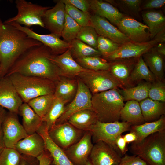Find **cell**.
<instances>
[{
    "label": "cell",
    "instance_id": "e0dca14e",
    "mask_svg": "<svg viewBox=\"0 0 165 165\" xmlns=\"http://www.w3.org/2000/svg\"><path fill=\"white\" fill-rule=\"evenodd\" d=\"M23 103L9 77L0 78V106L17 114Z\"/></svg>",
    "mask_w": 165,
    "mask_h": 165
},
{
    "label": "cell",
    "instance_id": "91938a15",
    "mask_svg": "<svg viewBox=\"0 0 165 165\" xmlns=\"http://www.w3.org/2000/svg\"><path fill=\"white\" fill-rule=\"evenodd\" d=\"M116 165H120L119 164Z\"/></svg>",
    "mask_w": 165,
    "mask_h": 165
},
{
    "label": "cell",
    "instance_id": "9a60e30c",
    "mask_svg": "<svg viewBox=\"0 0 165 165\" xmlns=\"http://www.w3.org/2000/svg\"><path fill=\"white\" fill-rule=\"evenodd\" d=\"M92 134L86 131L76 143L64 150L66 156L74 165H86L89 160L93 145Z\"/></svg>",
    "mask_w": 165,
    "mask_h": 165
},
{
    "label": "cell",
    "instance_id": "680465c9",
    "mask_svg": "<svg viewBox=\"0 0 165 165\" xmlns=\"http://www.w3.org/2000/svg\"><path fill=\"white\" fill-rule=\"evenodd\" d=\"M86 165H92V164L89 160Z\"/></svg>",
    "mask_w": 165,
    "mask_h": 165
},
{
    "label": "cell",
    "instance_id": "816d5d0a",
    "mask_svg": "<svg viewBox=\"0 0 165 165\" xmlns=\"http://www.w3.org/2000/svg\"><path fill=\"white\" fill-rule=\"evenodd\" d=\"M46 150L44 151L37 158L39 161V165H50L53 161V159L50 153H48Z\"/></svg>",
    "mask_w": 165,
    "mask_h": 165
},
{
    "label": "cell",
    "instance_id": "2e32d148",
    "mask_svg": "<svg viewBox=\"0 0 165 165\" xmlns=\"http://www.w3.org/2000/svg\"><path fill=\"white\" fill-rule=\"evenodd\" d=\"M121 154L102 141L93 145L89 160L92 165H116L120 162Z\"/></svg>",
    "mask_w": 165,
    "mask_h": 165
},
{
    "label": "cell",
    "instance_id": "f907efd6",
    "mask_svg": "<svg viewBox=\"0 0 165 165\" xmlns=\"http://www.w3.org/2000/svg\"><path fill=\"white\" fill-rule=\"evenodd\" d=\"M127 144L122 134L119 135L116 139V145L122 155H125L127 150Z\"/></svg>",
    "mask_w": 165,
    "mask_h": 165
},
{
    "label": "cell",
    "instance_id": "7a4b0ae2",
    "mask_svg": "<svg viewBox=\"0 0 165 165\" xmlns=\"http://www.w3.org/2000/svg\"><path fill=\"white\" fill-rule=\"evenodd\" d=\"M42 44L14 26L4 24L0 19V78L6 75L15 62L26 51Z\"/></svg>",
    "mask_w": 165,
    "mask_h": 165
},
{
    "label": "cell",
    "instance_id": "6f0895ef",
    "mask_svg": "<svg viewBox=\"0 0 165 165\" xmlns=\"http://www.w3.org/2000/svg\"><path fill=\"white\" fill-rule=\"evenodd\" d=\"M6 148L3 138V134L2 127H0V155Z\"/></svg>",
    "mask_w": 165,
    "mask_h": 165
},
{
    "label": "cell",
    "instance_id": "cb8c5ba5",
    "mask_svg": "<svg viewBox=\"0 0 165 165\" xmlns=\"http://www.w3.org/2000/svg\"><path fill=\"white\" fill-rule=\"evenodd\" d=\"M90 9L95 14L108 20L116 26L124 14L110 3L100 0H89Z\"/></svg>",
    "mask_w": 165,
    "mask_h": 165
},
{
    "label": "cell",
    "instance_id": "f5cc1de1",
    "mask_svg": "<svg viewBox=\"0 0 165 165\" xmlns=\"http://www.w3.org/2000/svg\"><path fill=\"white\" fill-rule=\"evenodd\" d=\"M123 137L127 143H132L137 141V137L134 132L131 131L125 135Z\"/></svg>",
    "mask_w": 165,
    "mask_h": 165
},
{
    "label": "cell",
    "instance_id": "7dc6e473",
    "mask_svg": "<svg viewBox=\"0 0 165 165\" xmlns=\"http://www.w3.org/2000/svg\"><path fill=\"white\" fill-rule=\"evenodd\" d=\"M119 164L120 165H147V163L139 157L133 155L126 154L121 158Z\"/></svg>",
    "mask_w": 165,
    "mask_h": 165
},
{
    "label": "cell",
    "instance_id": "6da1fadb",
    "mask_svg": "<svg viewBox=\"0 0 165 165\" xmlns=\"http://www.w3.org/2000/svg\"><path fill=\"white\" fill-rule=\"evenodd\" d=\"M53 55L50 49L42 44L32 47L19 57L5 76L17 73L55 82L62 76L60 69L51 59Z\"/></svg>",
    "mask_w": 165,
    "mask_h": 165
},
{
    "label": "cell",
    "instance_id": "30bf717a",
    "mask_svg": "<svg viewBox=\"0 0 165 165\" xmlns=\"http://www.w3.org/2000/svg\"><path fill=\"white\" fill-rule=\"evenodd\" d=\"M83 131L66 121L55 125L48 132L52 140L64 150L77 142L83 136Z\"/></svg>",
    "mask_w": 165,
    "mask_h": 165
},
{
    "label": "cell",
    "instance_id": "94428289",
    "mask_svg": "<svg viewBox=\"0 0 165 165\" xmlns=\"http://www.w3.org/2000/svg\"></svg>",
    "mask_w": 165,
    "mask_h": 165
},
{
    "label": "cell",
    "instance_id": "5b68a950",
    "mask_svg": "<svg viewBox=\"0 0 165 165\" xmlns=\"http://www.w3.org/2000/svg\"><path fill=\"white\" fill-rule=\"evenodd\" d=\"M8 76L23 102L27 103L38 97L54 93L55 82L50 80L17 73Z\"/></svg>",
    "mask_w": 165,
    "mask_h": 165
},
{
    "label": "cell",
    "instance_id": "83f0119b",
    "mask_svg": "<svg viewBox=\"0 0 165 165\" xmlns=\"http://www.w3.org/2000/svg\"><path fill=\"white\" fill-rule=\"evenodd\" d=\"M120 119L131 125H138L145 123L139 102L135 100L127 101L120 111Z\"/></svg>",
    "mask_w": 165,
    "mask_h": 165
},
{
    "label": "cell",
    "instance_id": "7c38bea8",
    "mask_svg": "<svg viewBox=\"0 0 165 165\" xmlns=\"http://www.w3.org/2000/svg\"><path fill=\"white\" fill-rule=\"evenodd\" d=\"M116 26L130 41L144 42L152 40L148 27L129 16L124 14Z\"/></svg>",
    "mask_w": 165,
    "mask_h": 165
},
{
    "label": "cell",
    "instance_id": "f6af8a7d",
    "mask_svg": "<svg viewBox=\"0 0 165 165\" xmlns=\"http://www.w3.org/2000/svg\"><path fill=\"white\" fill-rule=\"evenodd\" d=\"M148 98L153 100L165 102V85L164 82L156 80L151 83Z\"/></svg>",
    "mask_w": 165,
    "mask_h": 165
},
{
    "label": "cell",
    "instance_id": "ffe728a7",
    "mask_svg": "<svg viewBox=\"0 0 165 165\" xmlns=\"http://www.w3.org/2000/svg\"><path fill=\"white\" fill-rule=\"evenodd\" d=\"M139 57L119 59L109 62L108 70L124 88L132 87L130 77Z\"/></svg>",
    "mask_w": 165,
    "mask_h": 165
},
{
    "label": "cell",
    "instance_id": "6125c7cd",
    "mask_svg": "<svg viewBox=\"0 0 165 165\" xmlns=\"http://www.w3.org/2000/svg\"></svg>",
    "mask_w": 165,
    "mask_h": 165
},
{
    "label": "cell",
    "instance_id": "8fae6325",
    "mask_svg": "<svg viewBox=\"0 0 165 165\" xmlns=\"http://www.w3.org/2000/svg\"><path fill=\"white\" fill-rule=\"evenodd\" d=\"M158 43L153 39L144 42L130 41L120 45L117 50L102 57L108 62L119 59L139 57Z\"/></svg>",
    "mask_w": 165,
    "mask_h": 165
},
{
    "label": "cell",
    "instance_id": "4316f807",
    "mask_svg": "<svg viewBox=\"0 0 165 165\" xmlns=\"http://www.w3.org/2000/svg\"><path fill=\"white\" fill-rule=\"evenodd\" d=\"M139 103L145 122L156 121L165 115L164 102L153 100L148 97Z\"/></svg>",
    "mask_w": 165,
    "mask_h": 165
},
{
    "label": "cell",
    "instance_id": "ba28073f",
    "mask_svg": "<svg viewBox=\"0 0 165 165\" xmlns=\"http://www.w3.org/2000/svg\"><path fill=\"white\" fill-rule=\"evenodd\" d=\"M131 126L130 123L119 121L104 123L97 120L89 131L91 132L95 143L103 141L121 154L116 144V139L122 133L130 131Z\"/></svg>",
    "mask_w": 165,
    "mask_h": 165
},
{
    "label": "cell",
    "instance_id": "f35d334b",
    "mask_svg": "<svg viewBox=\"0 0 165 165\" xmlns=\"http://www.w3.org/2000/svg\"><path fill=\"white\" fill-rule=\"evenodd\" d=\"M83 68L90 70H108L109 63L101 57H91L75 60Z\"/></svg>",
    "mask_w": 165,
    "mask_h": 165
},
{
    "label": "cell",
    "instance_id": "277c9868",
    "mask_svg": "<svg viewBox=\"0 0 165 165\" xmlns=\"http://www.w3.org/2000/svg\"><path fill=\"white\" fill-rule=\"evenodd\" d=\"M130 152L147 165H165V130L152 134L140 142H134Z\"/></svg>",
    "mask_w": 165,
    "mask_h": 165
},
{
    "label": "cell",
    "instance_id": "ac0fdd59",
    "mask_svg": "<svg viewBox=\"0 0 165 165\" xmlns=\"http://www.w3.org/2000/svg\"><path fill=\"white\" fill-rule=\"evenodd\" d=\"M56 2L57 3L54 7L45 11L42 20L45 28L51 33L60 38L65 20V4L61 0Z\"/></svg>",
    "mask_w": 165,
    "mask_h": 165
},
{
    "label": "cell",
    "instance_id": "836d02e7",
    "mask_svg": "<svg viewBox=\"0 0 165 165\" xmlns=\"http://www.w3.org/2000/svg\"><path fill=\"white\" fill-rule=\"evenodd\" d=\"M144 80L152 83L156 79L144 61L142 56L139 57L130 74V83L132 87L134 86L135 83Z\"/></svg>",
    "mask_w": 165,
    "mask_h": 165
},
{
    "label": "cell",
    "instance_id": "4fadbf2b",
    "mask_svg": "<svg viewBox=\"0 0 165 165\" xmlns=\"http://www.w3.org/2000/svg\"><path fill=\"white\" fill-rule=\"evenodd\" d=\"M7 24L14 26L25 33L29 37L38 41L48 47L54 55L61 54L70 47L69 43L61 39L60 37L55 34L52 33L40 34L35 32L29 28L23 26L14 22Z\"/></svg>",
    "mask_w": 165,
    "mask_h": 165
},
{
    "label": "cell",
    "instance_id": "681fc988",
    "mask_svg": "<svg viewBox=\"0 0 165 165\" xmlns=\"http://www.w3.org/2000/svg\"><path fill=\"white\" fill-rule=\"evenodd\" d=\"M38 159L30 156L21 154L20 165H39Z\"/></svg>",
    "mask_w": 165,
    "mask_h": 165
},
{
    "label": "cell",
    "instance_id": "60d3db41",
    "mask_svg": "<svg viewBox=\"0 0 165 165\" xmlns=\"http://www.w3.org/2000/svg\"><path fill=\"white\" fill-rule=\"evenodd\" d=\"M64 4L66 13L81 27L90 25L91 15L89 12H84L68 4Z\"/></svg>",
    "mask_w": 165,
    "mask_h": 165
},
{
    "label": "cell",
    "instance_id": "d6986e66",
    "mask_svg": "<svg viewBox=\"0 0 165 165\" xmlns=\"http://www.w3.org/2000/svg\"><path fill=\"white\" fill-rule=\"evenodd\" d=\"M90 25L94 28L98 35L109 38L118 44L121 45L130 41L118 28L103 17L95 14L91 15Z\"/></svg>",
    "mask_w": 165,
    "mask_h": 165
},
{
    "label": "cell",
    "instance_id": "f1b7e54d",
    "mask_svg": "<svg viewBox=\"0 0 165 165\" xmlns=\"http://www.w3.org/2000/svg\"><path fill=\"white\" fill-rule=\"evenodd\" d=\"M145 24L149 28L151 39L160 31L165 28V16L161 10H149L141 12Z\"/></svg>",
    "mask_w": 165,
    "mask_h": 165
},
{
    "label": "cell",
    "instance_id": "9c48e42d",
    "mask_svg": "<svg viewBox=\"0 0 165 165\" xmlns=\"http://www.w3.org/2000/svg\"><path fill=\"white\" fill-rule=\"evenodd\" d=\"M77 80L78 88L76 94L72 101L65 106L64 112L56 121L55 125L67 121L72 115L79 111L85 109H93L91 93L80 80L79 78Z\"/></svg>",
    "mask_w": 165,
    "mask_h": 165
},
{
    "label": "cell",
    "instance_id": "d590c367",
    "mask_svg": "<svg viewBox=\"0 0 165 165\" xmlns=\"http://www.w3.org/2000/svg\"><path fill=\"white\" fill-rule=\"evenodd\" d=\"M66 104L63 100L54 97L48 111L42 118L48 131L55 125L56 121L63 114Z\"/></svg>",
    "mask_w": 165,
    "mask_h": 165
},
{
    "label": "cell",
    "instance_id": "ee69618b",
    "mask_svg": "<svg viewBox=\"0 0 165 165\" xmlns=\"http://www.w3.org/2000/svg\"><path fill=\"white\" fill-rule=\"evenodd\" d=\"M120 45L107 38L99 35L98 37L97 50L101 53L102 57L117 50Z\"/></svg>",
    "mask_w": 165,
    "mask_h": 165
},
{
    "label": "cell",
    "instance_id": "11a10c76",
    "mask_svg": "<svg viewBox=\"0 0 165 165\" xmlns=\"http://www.w3.org/2000/svg\"><path fill=\"white\" fill-rule=\"evenodd\" d=\"M154 48L159 53L165 56V45L164 42L159 43L155 46Z\"/></svg>",
    "mask_w": 165,
    "mask_h": 165
},
{
    "label": "cell",
    "instance_id": "c3c4849f",
    "mask_svg": "<svg viewBox=\"0 0 165 165\" xmlns=\"http://www.w3.org/2000/svg\"><path fill=\"white\" fill-rule=\"evenodd\" d=\"M64 4L67 3L85 12H89L90 6L89 0H61Z\"/></svg>",
    "mask_w": 165,
    "mask_h": 165
},
{
    "label": "cell",
    "instance_id": "8d00e7d4",
    "mask_svg": "<svg viewBox=\"0 0 165 165\" xmlns=\"http://www.w3.org/2000/svg\"><path fill=\"white\" fill-rule=\"evenodd\" d=\"M72 56L75 60L79 58L91 57H101V53L96 49L75 39L69 43Z\"/></svg>",
    "mask_w": 165,
    "mask_h": 165
},
{
    "label": "cell",
    "instance_id": "44dd1931",
    "mask_svg": "<svg viewBox=\"0 0 165 165\" xmlns=\"http://www.w3.org/2000/svg\"><path fill=\"white\" fill-rule=\"evenodd\" d=\"M14 148L20 154L36 158L46 150L42 137L36 132L28 135L19 141L15 145Z\"/></svg>",
    "mask_w": 165,
    "mask_h": 165
},
{
    "label": "cell",
    "instance_id": "bcb514c9",
    "mask_svg": "<svg viewBox=\"0 0 165 165\" xmlns=\"http://www.w3.org/2000/svg\"><path fill=\"white\" fill-rule=\"evenodd\" d=\"M165 4V0H144L141 6V11L160 8Z\"/></svg>",
    "mask_w": 165,
    "mask_h": 165
},
{
    "label": "cell",
    "instance_id": "52a82bcc",
    "mask_svg": "<svg viewBox=\"0 0 165 165\" xmlns=\"http://www.w3.org/2000/svg\"><path fill=\"white\" fill-rule=\"evenodd\" d=\"M77 76L93 94L114 89L124 88L108 70L83 72Z\"/></svg>",
    "mask_w": 165,
    "mask_h": 165
},
{
    "label": "cell",
    "instance_id": "e575fe53",
    "mask_svg": "<svg viewBox=\"0 0 165 165\" xmlns=\"http://www.w3.org/2000/svg\"><path fill=\"white\" fill-rule=\"evenodd\" d=\"M143 0H108L105 1L119 9L124 14L134 18H140L141 6Z\"/></svg>",
    "mask_w": 165,
    "mask_h": 165
},
{
    "label": "cell",
    "instance_id": "8992f818",
    "mask_svg": "<svg viewBox=\"0 0 165 165\" xmlns=\"http://www.w3.org/2000/svg\"><path fill=\"white\" fill-rule=\"evenodd\" d=\"M15 2L18 11L17 15L6 20L4 23L14 22L28 28L36 25L45 28L42 16L45 11L51 7L36 5L24 0H16Z\"/></svg>",
    "mask_w": 165,
    "mask_h": 165
},
{
    "label": "cell",
    "instance_id": "d4e9b609",
    "mask_svg": "<svg viewBox=\"0 0 165 165\" xmlns=\"http://www.w3.org/2000/svg\"><path fill=\"white\" fill-rule=\"evenodd\" d=\"M154 47L142 56L156 80L164 82V56L159 53Z\"/></svg>",
    "mask_w": 165,
    "mask_h": 165
},
{
    "label": "cell",
    "instance_id": "7402d4cb",
    "mask_svg": "<svg viewBox=\"0 0 165 165\" xmlns=\"http://www.w3.org/2000/svg\"><path fill=\"white\" fill-rule=\"evenodd\" d=\"M51 59L60 69L62 77L77 76L81 72L90 71L83 68L76 61L72 56L70 48L60 55H53Z\"/></svg>",
    "mask_w": 165,
    "mask_h": 165
},
{
    "label": "cell",
    "instance_id": "5bb4252c",
    "mask_svg": "<svg viewBox=\"0 0 165 165\" xmlns=\"http://www.w3.org/2000/svg\"><path fill=\"white\" fill-rule=\"evenodd\" d=\"M17 114L8 112L1 126L6 148H14L16 144L28 135L17 118Z\"/></svg>",
    "mask_w": 165,
    "mask_h": 165
},
{
    "label": "cell",
    "instance_id": "f546056e",
    "mask_svg": "<svg viewBox=\"0 0 165 165\" xmlns=\"http://www.w3.org/2000/svg\"><path fill=\"white\" fill-rule=\"evenodd\" d=\"M97 120L96 114L93 109H85L73 114L67 121L76 128L86 131H89Z\"/></svg>",
    "mask_w": 165,
    "mask_h": 165
},
{
    "label": "cell",
    "instance_id": "74e56055",
    "mask_svg": "<svg viewBox=\"0 0 165 165\" xmlns=\"http://www.w3.org/2000/svg\"><path fill=\"white\" fill-rule=\"evenodd\" d=\"M54 97V94L42 95L31 99L27 103L42 118L48 111Z\"/></svg>",
    "mask_w": 165,
    "mask_h": 165
},
{
    "label": "cell",
    "instance_id": "d6a6232c",
    "mask_svg": "<svg viewBox=\"0 0 165 165\" xmlns=\"http://www.w3.org/2000/svg\"><path fill=\"white\" fill-rule=\"evenodd\" d=\"M151 83L147 82H139L137 86L128 88L117 89L124 101L135 100L140 102L148 98Z\"/></svg>",
    "mask_w": 165,
    "mask_h": 165
},
{
    "label": "cell",
    "instance_id": "3957f363",
    "mask_svg": "<svg viewBox=\"0 0 165 165\" xmlns=\"http://www.w3.org/2000/svg\"><path fill=\"white\" fill-rule=\"evenodd\" d=\"M124 102L123 97L116 89L93 94L91 99L92 108L97 120L104 123L119 121Z\"/></svg>",
    "mask_w": 165,
    "mask_h": 165
},
{
    "label": "cell",
    "instance_id": "603a6c76",
    "mask_svg": "<svg viewBox=\"0 0 165 165\" xmlns=\"http://www.w3.org/2000/svg\"><path fill=\"white\" fill-rule=\"evenodd\" d=\"M36 132L42 137L46 150L53 159V165H74L68 158L64 150L57 145L50 137L44 123H42Z\"/></svg>",
    "mask_w": 165,
    "mask_h": 165
},
{
    "label": "cell",
    "instance_id": "b9f144b4",
    "mask_svg": "<svg viewBox=\"0 0 165 165\" xmlns=\"http://www.w3.org/2000/svg\"><path fill=\"white\" fill-rule=\"evenodd\" d=\"M81 27L66 13L64 26L61 37L65 41L69 43L76 39Z\"/></svg>",
    "mask_w": 165,
    "mask_h": 165
},
{
    "label": "cell",
    "instance_id": "db71d44e",
    "mask_svg": "<svg viewBox=\"0 0 165 165\" xmlns=\"http://www.w3.org/2000/svg\"><path fill=\"white\" fill-rule=\"evenodd\" d=\"M153 39L158 43L164 42H165V28L158 32L155 36Z\"/></svg>",
    "mask_w": 165,
    "mask_h": 165
},
{
    "label": "cell",
    "instance_id": "ab89813d",
    "mask_svg": "<svg viewBox=\"0 0 165 165\" xmlns=\"http://www.w3.org/2000/svg\"><path fill=\"white\" fill-rule=\"evenodd\" d=\"M98 36L94 28L90 25L81 27L77 35L76 39L97 49Z\"/></svg>",
    "mask_w": 165,
    "mask_h": 165
},
{
    "label": "cell",
    "instance_id": "7bdbcfd3",
    "mask_svg": "<svg viewBox=\"0 0 165 165\" xmlns=\"http://www.w3.org/2000/svg\"><path fill=\"white\" fill-rule=\"evenodd\" d=\"M20 157L15 148L6 147L0 155V165H20Z\"/></svg>",
    "mask_w": 165,
    "mask_h": 165
},
{
    "label": "cell",
    "instance_id": "9f6ffc18",
    "mask_svg": "<svg viewBox=\"0 0 165 165\" xmlns=\"http://www.w3.org/2000/svg\"><path fill=\"white\" fill-rule=\"evenodd\" d=\"M7 113L5 108L0 106V127L2 126Z\"/></svg>",
    "mask_w": 165,
    "mask_h": 165
},
{
    "label": "cell",
    "instance_id": "1f68e13d",
    "mask_svg": "<svg viewBox=\"0 0 165 165\" xmlns=\"http://www.w3.org/2000/svg\"><path fill=\"white\" fill-rule=\"evenodd\" d=\"M165 130V117L163 115L154 121L145 122L138 125H132L130 131L136 134L137 139L134 142H138L152 134Z\"/></svg>",
    "mask_w": 165,
    "mask_h": 165
},
{
    "label": "cell",
    "instance_id": "484cf974",
    "mask_svg": "<svg viewBox=\"0 0 165 165\" xmlns=\"http://www.w3.org/2000/svg\"><path fill=\"white\" fill-rule=\"evenodd\" d=\"M18 113L22 117V125L28 135L36 132L42 123V118L27 103H23Z\"/></svg>",
    "mask_w": 165,
    "mask_h": 165
},
{
    "label": "cell",
    "instance_id": "4dcf8cb0",
    "mask_svg": "<svg viewBox=\"0 0 165 165\" xmlns=\"http://www.w3.org/2000/svg\"><path fill=\"white\" fill-rule=\"evenodd\" d=\"M54 93V97L60 99L66 103L75 96L78 88L77 80L61 77L56 82Z\"/></svg>",
    "mask_w": 165,
    "mask_h": 165
}]
</instances>
